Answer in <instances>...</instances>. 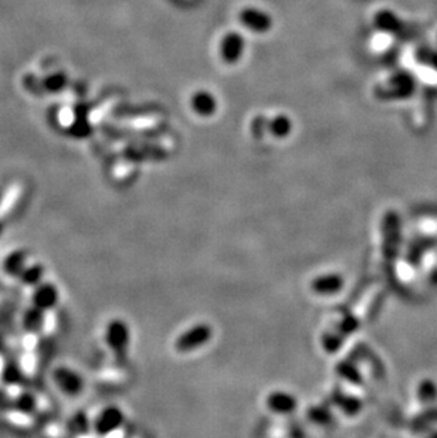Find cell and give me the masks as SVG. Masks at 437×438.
Instances as JSON below:
<instances>
[{
	"label": "cell",
	"instance_id": "2e32d148",
	"mask_svg": "<svg viewBox=\"0 0 437 438\" xmlns=\"http://www.w3.org/2000/svg\"><path fill=\"white\" fill-rule=\"evenodd\" d=\"M419 397L426 403L434 401L437 398V386L430 380L421 381L419 387Z\"/></svg>",
	"mask_w": 437,
	"mask_h": 438
},
{
	"label": "cell",
	"instance_id": "9a60e30c",
	"mask_svg": "<svg viewBox=\"0 0 437 438\" xmlns=\"http://www.w3.org/2000/svg\"><path fill=\"white\" fill-rule=\"evenodd\" d=\"M291 130V120L284 116L278 115L271 120V132L275 137H285L289 135Z\"/></svg>",
	"mask_w": 437,
	"mask_h": 438
},
{
	"label": "cell",
	"instance_id": "e0dca14e",
	"mask_svg": "<svg viewBox=\"0 0 437 438\" xmlns=\"http://www.w3.org/2000/svg\"><path fill=\"white\" fill-rule=\"evenodd\" d=\"M377 18H380V21L377 20V26H380L382 28H385L387 31L394 30L399 26V18L393 13L383 11V13L377 14Z\"/></svg>",
	"mask_w": 437,
	"mask_h": 438
},
{
	"label": "cell",
	"instance_id": "5bb4252c",
	"mask_svg": "<svg viewBox=\"0 0 437 438\" xmlns=\"http://www.w3.org/2000/svg\"><path fill=\"white\" fill-rule=\"evenodd\" d=\"M67 82H68V79H67V75L64 72H54V74L47 75L41 81V85H43L44 91H47V92H60L61 89L65 88Z\"/></svg>",
	"mask_w": 437,
	"mask_h": 438
},
{
	"label": "cell",
	"instance_id": "ac0fdd59",
	"mask_svg": "<svg viewBox=\"0 0 437 438\" xmlns=\"http://www.w3.org/2000/svg\"><path fill=\"white\" fill-rule=\"evenodd\" d=\"M17 408L18 410H23V411H31V408H33V405H34V403H33V400L30 398V397H27V395H21L18 400H17Z\"/></svg>",
	"mask_w": 437,
	"mask_h": 438
},
{
	"label": "cell",
	"instance_id": "7402d4cb",
	"mask_svg": "<svg viewBox=\"0 0 437 438\" xmlns=\"http://www.w3.org/2000/svg\"><path fill=\"white\" fill-rule=\"evenodd\" d=\"M0 200H1V191H0Z\"/></svg>",
	"mask_w": 437,
	"mask_h": 438
},
{
	"label": "cell",
	"instance_id": "8fae6325",
	"mask_svg": "<svg viewBox=\"0 0 437 438\" xmlns=\"http://www.w3.org/2000/svg\"><path fill=\"white\" fill-rule=\"evenodd\" d=\"M267 404L274 412L284 414V412H291L295 408L297 401L292 395L287 393L275 391V393H271V395L267 398Z\"/></svg>",
	"mask_w": 437,
	"mask_h": 438
},
{
	"label": "cell",
	"instance_id": "6da1fadb",
	"mask_svg": "<svg viewBox=\"0 0 437 438\" xmlns=\"http://www.w3.org/2000/svg\"><path fill=\"white\" fill-rule=\"evenodd\" d=\"M105 342L112 350L116 361L123 363L128 356L131 332L128 325L121 319H114L108 323L105 332Z\"/></svg>",
	"mask_w": 437,
	"mask_h": 438
},
{
	"label": "cell",
	"instance_id": "7c38bea8",
	"mask_svg": "<svg viewBox=\"0 0 437 438\" xmlns=\"http://www.w3.org/2000/svg\"><path fill=\"white\" fill-rule=\"evenodd\" d=\"M43 325H44V310L33 305L23 316V326L26 330L37 333L43 329Z\"/></svg>",
	"mask_w": 437,
	"mask_h": 438
},
{
	"label": "cell",
	"instance_id": "4fadbf2b",
	"mask_svg": "<svg viewBox=\"0 0 437 438\" xmlns=\"http://www.w3.org/2000/svg\"><path fill=\"white\" fill-rule=\"evenodd\" d=\"M44 276V266L41 264H31L28 265L20 276V281L28 286H37L43 282Z\"/></svg>",
	"mask_w": 437,
	"mask_h": 438
},
{
	"label": "cell",
	"instance_id": "8992f818",
	"mask_svg": "<svg viewBox=\"0 0 437 438\" xmlns=\"http://www.w3.org/2000/svg\"><path fill=\"white\" fill-rule=\"evenodd\" d=\"M58 298H60L58 289L51 282H41L37 286H34L33 305L44 312L52 309L57 305Z\"/></svg>",
	"mask_w": 437,
	"mask_h": 438
},
{
	"label": "cell",
	"instance_id": "d6986e66",
	"mask_svg": "<svg viewBox=\"0 0 437 438\" xmlns=\"http://www.w3.org/2000/svg\"><path fill=\"white\" fill-rule=\"evenodd\" d=\"M431 65L437 69V54H433V57H431Z\"/></svg>",
	"mask_w": 437,
	"mask_h": 438
},
{
	"label": "cell",
	"instance_id": "3957f363",
	"mask_svg": "<svg viewBox=\"0 0 437 438\" xmlns=\"http://www.w3.org/2000/svg\"><path fill=\"white\" fill-rule=\"evenodd\" d=\"M123 422V414L116 407L104 408L94 421V431L98 435H108L118 429Z\"/></svg>",
	"mask_w": 437,
	"mask_h": 438
},
{
	"label": "cell",
	"instance_id": "9c48e42d",
	"mask_svg": "<svg viewBox=\"0 0 437 438\" xmlns=\"http://www.w3.org/2000/svg\"><path fill=\"white\" fill-rule=\"evenodd\" d=\"M27 266V252L24 249L11 251L3 261V271L13 278H20Z\"/></svg>",
	"mask_w": 437,
	"mask_h": 438
},
{
	"label": "cell",
	"instance_id": "ba28073f",
	"mask_svg": "<svg viewBox=\"0 0 437 438\" xmlns=\"http://www.w3.org/2000/svg\"><path fill=\"white\" fill-rule=\"evenodd\" d=\"M190 106L196 115L201 118H207L216 112L217 101L211 92L196 91L190 98Z\"/></svg>",
	"mask_w": 437,
	"mask_h": 438
},
{
	"label": "cell",
	"instance_id": "52a82bcc",
	"mask_svg": "<svg viewBox=\"0 0 437 438\" xmlns=\"http://www.w3.org/2000/svg\"><path fill=\"white\" fill-rule=\"evenodd\" d=\"M218 51L226 62H237L244 52V38L237 33H228L221 38Z\"/></svg>",
	"mask_w": 437,
	"mask_h": 438
},
{
	"label": "cell",
	"instance_id": "5b68a950",
	"mask_svg": "<svg viewBox=\"0 0 437 438\" xmlns=\"http://www.w3.org/2000/svg\"><path fill=\"white\" fill-rule=\"evenodd\" d=\"M240 21L253 33H267L271 27V17L257 7H247L240 11Z\"/></svg>",
	"mask_w": 437,
	"mask_h": 438
},
{
	"label": "cell",
	"instance_id": "44dd1931",
	"mask_svg": "<svg viewBox=\"0 0 437 438\" xmlns=\"http://www.w3.org/2000/svg\"><path fill=\"white\" fill-rule=\"evenodd\" d=\"M427 438H437V432H434V434H431L430 437H427Z\"/></svg>",
	"mask_w": 437,
	"mask_h": 438
},
{
	"label": "cell",
	"instance_id": "ffe728a7",
	"mask_svg": "<svg viewBox=\"0 0 437 438\" xmlns=\"http://www.w3.org/2000/svg\"><path fill=\"white\" fill-rule=\"evenodd\" d=\"M3 228H4V225H3V223L0 221V235H1V232H3Z\"/></svg>",
	"mask_w": 437,
	"mask_h": 438
},
{
	"label": "cell",
	"instance_id": "30bf717a",
	"mask_svg": "<svg viewBox=\"0 0 437 438\" xmlns=\"http://www.w3.org/2000/svg\"><path fill=\"white\" fill-rule=\"evenodd\" d=\"M343 285L342 276L338 274H328V275H321L314 279L312 282V289L316 293L321 295H332L336 293Z\"/></svg>",
	"mask_w": 437,
	"mask_h": 438
},
{
	"label": "cell",
	"instance_id": "277c9868",
	"mask_svg": "<svg viewBox=\"0 0 437 438\" xmlns=\"http://www.w3.org/2000/svg\"><path fill=\"white\" fill-rule=\"evenodd\" d=\"M54 381L61 391L68 395H77L84 387L82 377L68 367H58L54 371Z\"/></svg>",
	"mask_w": 437,
	"mask_h": 438
},
{
	"label": "cell",
	"instance_id": "7a4b0ae2",
	"mask_svg": "<svg viewBox=\"0 0 437 438\" xmlns=\"http://www.w3.org/2000/svg\"><path fill=\"white\" fill-rule=\"evenodd\" d=\"M211 336V329L207 325H196L187 332L182 333L179 339L176 340L175 346L179 352H192L197 347L203 346L206 342H209Z\"/></svg>",
	"mask_w": 437,
	"mask_h": 438
}]
</instances>
